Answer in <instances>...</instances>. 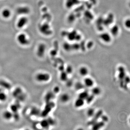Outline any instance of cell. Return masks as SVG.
Wrapping results in <instances>:
<instances>
[{
	"label": "cell",
	"mask_w": 130,
	"mask_h": 130,
	"mask_svg": "<svg viewBox=\"0 0 130 130\" xmlns=\"http://www.w3.org/2000/svg\"><path fill=\"white\" fill-rule=\"evenodd\" d=\"M124 83H126L127 84H129L130 82V78H129V77L128 76H126L124 78Z\"/></svg>",
	"instance_id": "cell-29"
},
{
	"label": "cell",
	"mask_w": 130,
	"mask_h": 130,
	"mask_svg": "<svg viewBox=\"0 0 130 130\" xmlns=\"http://www.w3.org/2000/svg\"><path fill=\"white\" fill-rule=\"evenodd\" d=\"M46 46L43 43H41L38 45L36 50L37 56L42 58L46 50Z\"/></svg>",
	"instance_id": "cell-4"
},
{
	"label": "cell",
	"mask_w": 130,
	"mask_h": 130,
	"mask_svg": "<svg viewBox=\"0 0 130 130\" xmlns=\"http://www.w3.org/2000/svg\"><path fill=\"white\" fill-rule=\"evenodd\" d=\"M88 71L87 68L85 67H82L80 69V73L82 76H86L88 74Z\"/></svg>",
	"instance_id": "cell-21"
},
{
	"label": "cell",
	"mask_w": 130,
	"mask_h": 130,
	"mask_svg": "<svg viewBox=\"0 0 130 130\" xmlns=\"http://www.w3.org/2000/svg\"><path fill=\"white\" fill-rule=\"evenodd\" d=\"M94 110L93 108H90L88 110L87 112V115L89 117H92L94 115Z\"/></svg>",
	"instance_id": "cell-26"
},
{
	"label": "cell",
	"mask_w": 130,
	"mask_h": 130,
	"mask_svg": "<svg viewBox=\"0 0 130 130\" xmlns=\"http://www.w3.org/2000/svg\"><path fill=\"white\" fill-rule=\"evenodd\" d=\"M72 71H73V69H72V67L71 66H68L66 68L65 71L68 74H70L72 73Z\"/></svg>",
	"instance_id": "cell-27"
},
{
	"label": "cell",
	"mask_w": 130,
	"mask_h": 130,
	"mask_svg": "<svg viewBox=\"0 0 130 130\" xmlns=\"http://www.w3.org/2000/svg\"><path fill=\"white\" fill-rule=\"evenodd\" d=\"M89 95L88 91L87 90H85L79 94V98L84 100H85Z\"/></svg>",
	"instance_id": "cell-19"
},
{
	"label": "cell",
	"mask_w": 130,
	"mask_h": 130,
	"mask_svg": "<svg viewBox=\"0 0 130 130\" xmlns=\"http://www.w3.org/2000/svg\"><path fill=\"white\" fill-rule=\"evenodd\" d=\"M66 81L67 85L68 87H71L72 85V84H73V82H72V80H68V79Z\"/></svg>",
	"instance_id": "cell-32"
},
{
	"label": "cell",
	"mask_w": 130,
	"mask_h": 130,
	"mask_svg": "<svg viewBox=\"0 0 130 130\" xmlns=\"http://www.w3.org/2000/svg\"><path fill=\"white\" fill-rule=\"evenodd\" d=\"M94 96L95 95L93 94L90 95H89L88 97L85 99L86 102L87 104H89V103H91L93 101V100H94Z\"/></svg>",
	"instance_id": "cell-24"
},
{
	"label": "cell",
	"mask_w": 130,
	"mask_h": 130,
	"mask_svg": "<svg viewBox=\"0 0 130 130\" xmlns=\"http://www.w3.org/2000/svg\"><path fill=\"white\" fill-rule=\"evenodd\" d=\"M60 75V79L62 81H66L68 79V74L65 71L61 72Z\"/></svg>",
	"instance_id": "cell-18"
},
{
	"label": "cell",
	"mask_w": 130,
	"mask_h": 130,
	"mask_svg": "<svg viewBox=\"0 0 130 130\" xmlns=\"http://www.w3.org/2000/svg\"><path fill=\"white\" fill-rule=\"evenodd\" d=\"M12 87L11 84L6 80H0V87L5 90H9Z\"/></svg>",
	"instance_id": "cell-9"
},
{
	"label": "cell",
	"mask_w": 130,
	"mask_h": 130,
	"mask_svg": "<svg viewBox=\"0 0 130 130\" xmlns=\"http://www.w3.org/2000/svg\"><path fill=\"white\" fill-rule=\"evenodd\" d=\"M84 104V100L79 98L75 101L74 105L76 107L79 108L83 106Z\"/></svg>",
	"instance_id": "cell-17"
},
{
	"label": "cell",
	"mask_w": 130,
	"mask_h": 130,
	"mask_svg": "<svg viewBox=\"0 0 130 130\" xmlns=\"http://www.w3.org/2000/svg\"><path fill=\"white\" fill-rule=\"evenodd\" d=\"M59 91L60 88L58 87H55L53 90V92L55 94L58 93Z\"/></svg>",
	"instance_id": "cell-30"
},
{
	"label": "cell",
	"mask_w": 130,
	"mask_h": 130,
	"mask_svg": "<svg viewBox=\"0 0 130 130\" xmlns=\"http://www.w3.org/2000/svg\"><path fill=\"white\" fill-rule=\"evenodd\" d=\"M1 15L4 18L7 19L9 18L11 16V12L10 9L8 8H5L2 11Z\"/></svg>",
	"instance_id": "cell-12"
},
{
	"label": "cell",
	"mask_w": 130,
	"mask_h": 130,
	"mask_svg": "<svg viewBox=\"0 0 130 130\" xmlns=\"http://www.w3.org/2000/svg\"><path fill=\"white\" fill-rule=\"evenodd\" d=\"M118 78L120 81V85L121 87H123L124 86V78L126 76L124 68L123 67L120 66L118 68Z\"/></svg>",
	"instance_id": "cell-5"
},
{
	"label": "cell",
	"mask_w": 130,
	"mask_h": 130,
	"mask_svg": "<svg viewBox=\"0 0 130 130\" xmlns=\"http://www.w3.org/2000/svg\"><path fill=\"white\" fill-rule=\"evenodd\" d=\"M7 98V96L5 90L0 87V102H6Z\"/></svg>",
	"instance_id": "cell-11"
},
{
	"label": "cell",
	"mask_w": 130,
	"mask_h": 130,
	"mask_svg": "<svg viewBox=\"0 0 130 130\" xmlns=\"http://www.w3.org/2000/svg\"><path fill=\"white\" fill-rule=\"evenodd\" d=\"M84 84L87 87H91L94 85L93 80L89 78H87L84 80Z\"/></svg>",
	"instance_id": "cell-16"
},
{
	"label": "cell",
	"mask_w": 130,
	"mask_h": 130,
	"mask_svg": "<svg viewBox=\"0 0 130 130\" xmlns=\"http://www.w3.org/2000/svg\"><path fill=\"white\" fill-rule=\"evenodd\" d=\"M103 114V111L102 110L98 111L95 114L93 115V117L92 119L89 121L88 123V125H93L97 122L98 119L100 118L101 116Z\"/></svg>",
	"instance_id": "cell-8"
},
{
	"label": "cell",
	"mask_w": 130,
	"mask_h": 130,
	"mask_svg": "<svg viewBox=\"0 0 130 130\" xmlns=\"http://www.w3.org/2000/svg\"><path fill=\"white\" fill-rule=\"evenodd\" d=\"M29 23V19L25 16L21 17L17 23V26L19 28L21 29L24 28Z\"/></svg>",
	"instance_id": "cell-6"
},
{
	"label": "cell",
	"mask_w": 130,
	"mask_h": 130,
	"mask_svg": "<svg viewBox=\"0 0 130 130\" xmlns=\"http://www.w3.org/2000/svg\"><path fill=\"white\" fill-rule=\"evenodd\" d=\"M69 96L67 94H62L60 97L61 101L64 102H67L69 99Z\"/></svg>",
	"instance_id": "cell-23"
},
{
	"label": "cell",
	"mask_w": 130,
	"mask_h": 130,
	"mask_svg": "<svg viewBox=\"0 0 130 130\" xmlns=\"http://www.w3.org/2000/svg\"><path fill=\"white\" fill-rule=\"evenodd\" d=\"M16 12L19 15L25 16L30 13L31 9L28 6H20L17 8Z\"/></svg>",
	"instance_id": "cell-7"
},
{
	"label": "cell",
	"mask_w": 130,
	"mask_h": 130,
	"mask_svg": "<svg viewBox=\"0 0 130 130\" xmlns=\"http://www.w3.org/2000/svg\"><path fill=\"white\" fill-rule=\"evenodd\" d=\"M23 91L20 87H18L13 91V96L15 98H19L22 96Z\"/></svg>",
	"instance_id": "cell-15"
},
{
	"label": "cell",
	"mask_w": 130,
	"mask_h": 130,
	"mask_svg": "<svg viewBox=\"0 0 130 130\" xmlns=\"http://www.w3.org/2000/svg\"><path fill=\"white\" fill-rule=\"evenodd\" d=\"M35 79L36 81L39 83H45L50 80V76L46 72H38L35 76Z\"/></svg>",
	"instance_id": "cell-1"
},
{
	"label": "cell",
	"mask_w": 130,
	"mask_h": 130,
	"mask_svg": "<svg viewBox=\"0 0 130 130\" xmlns=\"http://www.w3.org/2000/svg\"><path fill=\"white\" fill-rule=\"evenodd\" d=\"M105 123L103 121L97 122L92 125V129L94 130H97L102 128L105 125Z\"/></svg>",
	"instance_id": "cell-13"
},
{
	"label": "cell",
	"mask_w": 130,
	"mask_h": 130,
	"mask_svg": "<svg viewBox=\"0 0 130 130\" xmlns=\"http://www.w3.org/2000/svg\"><path fill=\"white\" fill-rule=\"evenodd\" d=\"M2 117L6 120H10L13 118V113L11 110L5 111L3 113Z\"/></svg>",
	"instance_id": "cell-10"
},
{
	"label": "cell",
	"mask_w": 130,
	"mask_h": 130,
	"mask_svg": "<svg viewBox=\"0 0 130 130\" xmlns=\"http://www.w3.org/2000/svg\"><path fill=\"white\" fill-rule=\"evenodd\" d=\"M48 121H49V123L50 125H54L55 124V122L54 121L53 119L51 118H49L47 119Z\"/></svg>",
	"instance_id": "cell-31"
},
{
	"label": "cell",
	"mask_w": 130,
	"mask_h": 130,
	"mask_svg": "<svg viewBox=\"0 0 130 130\" xmlns=\"http://www.w3.org/2000/svg\"><path fill=\"white\" fill-rule=\"evenodd\" d=\"M39 31L43 35L49 36L52 33L50 26L47 23H44L40 25L39 27Z\"/></svg>",
	"instance_id": "cell-3"
},
{
	"label": "cell",
	"mask_w": 130,
	"mask_h": 130,
	"mask_svg": "<svg viewBox=\"0 0 130 130\" xmlns=\"http://www.w3.org/2000/svg\"><path fill=\"white\" fill-rule=\"evenodd\" d=\"M92 94L94 95H98L100 93V90L99 87H95L92 90Z\"/></svg>",
	"instance_id": "cell-22"
},
{
	"label": "cell",
	"mask_w": 130,
	"mask_h": 130,
	"mask_svg": "<svg viewBox=\"0 0 130 130\" xmlns=\"http://www.w3.org/2000/svg\"><path fill=\"white\" fill-rule=\"evenodd\" d=\"M59 70L60 71L62 72L64 71L65 68L64 66V64H61L59 68Z\"/></svg>",
	"instance_id": "cell-33"
},
{
	"label": "cell",
	"mask_w": 130,
	"mask_h": 130,
	"mask_svg": "<svg viewBox=\"0 0 130 130\" xmlns=\"http://www.w3.org/2000/svg\"><path fill=\"white\" fill-rule=\"evenodd\" d=\"M41 125L42 128H47L49 127L50 125L47 119H44L42 121L41 123Z\"/></svg>",
	"instance_id": "cell-20"
},
{
	"label": "cell",
	"mask_w": 130,
	"mask_h": 130,
	"mask_svg": "<svg viewBox=\"0 0 130 130\" xmlns=\"http://www.w3.org/2000/svg\"><path fill=\"white\" fill-rule=\"evenodd\" d=\"M75 88L77 90H80L84 88V86L82 83L77 82L75 85Z\"/></svg>",
	"instance_id": "cell-25"
},
{
	"label": "cell",
	"mask_w": 130,
	"mask_h": 130,
	"mask_svg": "<svg viewBox=\"0 0 130 130\" xmlns=\"http://www.w3.org/2000/svg\"><path fill=\"white\" fill-rule=\"evenodd\" d=\"M101 119H102V121H103V122H107L108 120V118L107 116L105 115H102L101 117H100Z\"/></svg>",
	"instance_id": "cell-28"
},
{
	"label": "cell",
	"mask_w": 130,
	"mask_h": 130,
	"mask_svg": "<svg viewBox=\"0 0 130 130\" xmlns=\"http://www.w3.org/2000/svg\"><path fill=\"white\" fill-rule=\"evenodd\" d=\"M18 42L21 46H26L29 45L30 41L26 34L21 33L18 35L17 37Z\"/></svg>",
	"instance_id": "cell-2"
},
{
	"label": "cell",
	"mask_w": 130,
	"mask_h": 130,
	"mask_svg": "<svg viewBox=\"0 0 130 130\" xmlns=\"http://www.w3.org/2000/svg\"><path fill=\"white\" fill-rule=\"evenodd\" d=\"M55 97V94L53 92H49L45 96V101L47 103L50 102L52 99L54 98Z\"/></svg>",
	"instance_id": "cell-14"
}]
</instances>
